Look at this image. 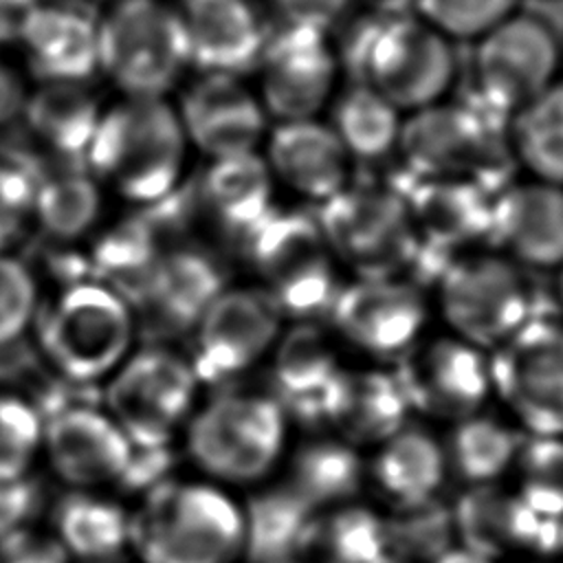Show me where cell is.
<instances>
[{
	"instance_id": "obj_1",
	"label": "cell",
	"mask_w": 563,
	"mask_h": 563,
	"mask_svg": "<svg viewBox=\"0 0 563 563\" xmlns=\"http://www.w3.org/2000/svg\"><path fill=\"white\" fill-rule=\"evenodd\" d=\"M189 150L169 99L121 97L103 108L84 161L106 194L154 207L176 194Z\"/></svg>"
},
{
	"instance_id": "obj_2",
	"label": "cell",
	"mask_w": 563,
	"mask_h": 563,
	"mask_svg": "<svg viewBox=\"0 0 563 563\" xmlns=\"http://www.w3.org/2000/svg\"><path fill=\"white\" fill-rule=\"evenodd\" d=\"M139 563L244 561V510L229 488L205 477H167L130 510Z\"/></svg>"
},
{
	"instance_id": "obj_3",
	"label": "cell",
	"mask_w": 563,
	"mask_h": 563,
	"mask_svg": "<svg viewBox=\"0 0 563 563\" xmlns=\"http://www.w3.org/2000/svg\"><path fill=\"white\" fill-rule=\"evenodd\" d=\"M336 55L352 84L376 90L402 114L446 99L457 75L453 42L413 13H365Z\"/></svg>"
},
{
	"instance_id": "obj_4",
	"label": "cell",
	"mask_w": 563,
	"mask_h": 563,
	"mask_svg": "<svg viewBox=\"0 0 563 563\" xmlns=\"http://www.w3.org/2000/svg\"><path fill=\"white\" fill-rule=\"evenodd\" d=\"M290 424L275 394L222 389L189 416L185 451L205 479L224 488L257 486L284 464Z\"/></svg>"
},
{
	"instance_id": "obj_5",
	"label": "cell",
	"mask_w": 563,
	"mask_h": 563,
	"mask_svg": "<svg viewBox=\"0 0 563 563\" xmlns=\"http://www.w3.org/2000/svg\"><path fill=\"white\" fill-rule=\"evenodd\" d=\"M40 356L55 376L99 385L134 352L136 317L112 286L84 277L59 286L35 314Z\"/></svg>"
},
{
	"instance_id": "obj_6",
	"label": "cell",
	"mask_w": 563,
	"mask_h": 563,
	"mask_svg": "<svg viewBox=\"0 0 563 563\" xmlns=\"http://www.w3.org/2000/svg\"><path fill=\"white\" fill-rule=\"evenodd\" d=\"M396 152L413 176L471 180L490 196L517 169L510 123L471 99H442L405 114Z\"/></svg>"
},
{
	"instance_id": "obj_7",
	"label": "cell",
	"mask_w": 563,
	"mask_h": 563,
	"mask_svg": "<svg viewBox=\"0 0 563 563\" xmlns=\"http://www.w3.org/2000/svg\"><path fill=\"white\" fill-rule=\"evenodd\" d=\"M433 314L444 332L490 354L537 312L526 268L499 251L453 255L433 279Z\"/></svg>"
},
{
	"instance_id": "obj_8",
	"label": "cell",
	"mask_w": 563,
	"mask_h": 563,
	"mask_svg": "<svg viewBox=\"0 0 563 563\" xmlns=\"http://www.w3.org/2000/svg\"><path fill=\"white\" fill-rule=\"evenodd\" d=\"M99 73L121 97L167 99L191 68L187 31L167 0H114L97 18Z\"/></svg>"
},
{
	"instance_id": "obj_9",
	"label": "cell",
	"mask_w": 563,
	"mask_h": 563,
	"mask_svg": "<svg viewBox=\"0 0 563 563\" xmlns=\"http://www.w3.org/2000/svg\"><path fill=\"white\" fill-rule=\"evenodd\" d=\"M317 222L336 264L352 277L407 275L420 238L402 194L387 180L350 183L317 207Z\"/></svg>"
},
{
	"instance_id": "obj_10",
	"label": "cell",
	"mask_w": 563,
	"mask_h": 563,
	"mask_svg": "<svg viewBox=\"0 0 563 563\" xmlns=\"http://www.w3.org/2000/svg\"><path fill=\"white\" fill-rule=\"evenodd\" d=\"M244 240L260 284L286 319L319 321L328 314L343 279L317 216L275 207Z\"/></svg>"
},
{
	"instance_id": "obj_11",
	"label": "cell",
	"mask_w": 563,
	"mask_h": 563,
	"mask_svg": "<svg viewBox=\"0 0 563 563\" xmlns=\"http://www.w3.org/2000/svg\"><path fill=\"white\" fill-rule=\"evenodd\" d=\"M200 385L189 356L156 343L134 350L108 376L101 407L134 446H165L185 429Z\"/></svg>"
},
{
	"instance_id": "obj_12",
	"label": "cell",
	"mask_w": 563,
	"mask_h": 563,
	"mask_svg": "<svg viewBox=\"0 0 563 563\" xmlns=\"http://www.w3.org/2000/svg\"><path fill=\"white\" fill-rule=\"evenodd\" d=\"M561 64L556 31L534 13L515 11L473 42L468 99L510 123L561 79Z\"/></svg>"
},
{
	"instance_id": "obj_13",
	"label": "cell",
	"mask_w": 563,
	"mask_h": 563,
	"mask_svg": "<svg viewBox=\"0 0 563 563\" xmlns=\"http://www.w3.org/2000/svg\"><path fill=\"white\" fill-rule=\"evenodd\" d=\"M325 317L339 345L367 363L394 367L429 334L433 306L424 286L407 275L352 277Z\"/></svg>"
},
{
	"instance_id": "obj_14",
	"label": "cell",
	"mask_w": 563,
	"mask_h": 563,
	"mask_svg": "<svg viewBox=\"0 0 563 563\" xmlns=\"http://www.w3.org/2000/svg\"><path fill=\"white\" fill-rule=\"evenodd\" d=\"M488 367L493 400L523 435L563 438V317L534 314Z\"/></svg>"
},
{
	"instance_id": "obj_15",
	"label": "cell",
	"mask_w": 563,
	"mask_h": 563,
	"mask_svg": "<svg viewBox=\"0 0 563 563\" xmlns=\"http://www.w3.org/2000/svg\"><path fill=\"white\" fill-rule=\"evenodd\" d=\"M286 314L262 284H227L194 328L189 356L202 385H224L271 356Z\"/></svg>"
},
{
	"instance_id": "obj_16",
	"label": "cell",
	"mask_w": 563,
	"mask_h": 563,
	"mask_svg": "<svg viewBox=\"0 0 563 563\" xmlns=\"http://www.w3.org/2000/svg\"><path fill=\"white\" fill-rule=\"evenodd\" d=\"M411 418L455 424L493 400L488 354L449 334H427L394 367Z\"/></svg>"
},
{
	"instance_id": "obj_17",
	"label": "cell",
	"mask_w": 563,
	"mask_h": 563,
	"mask_svg": "<svg viewBox=\"0 0 563 563\" xmlns=\"http://www.w3.org/2000/svg\"><path fill=\"white\" fill-rule=\"evenodd\" d=\"M257 97L271 121L319 117L336 95L341 62L325 31L279 24L257 59Z\"/></svg>"
},
{
	"instance_id": "obj_18",
	"label": "cell",
	"mask_w": 563,
	"mask_h": 563,
	"mask_svg": "<svg viewBox=\"0 0 563 563\" xmlns=\"http://www.w3.org/2000/svg\"><path fill=\"white\" fill-rule=\"evenodd\" d=\"M455 543L493 563L552 559L559 554L561 523L534 512L512 486H466L451 501Z\"/></svg>"
},
{
	"instance_id": "obj_19",
	"label": "cell",
	"mask_w": 563,
	"mask_h": 563,
	"mask_svg": "<svg viewBox=\"0 0 563 563\" xmlns=\"http://www.w3.org/2000/svg\"><path fill=\"white\" fill-rule=\"evenodd\" d=\"M174 106L189 147L207 161L260 152L271 128L257 90L238 75L200 73Z\"/></svg>"
},
{
	"instance_id": "obj_20",
	"label": "cell",
	"mask_w": 563,
	"mask_h": 563,
	"mask_svg": "<svg viewBox=\"0 0 563 563\" xmlns=\"http://www.w3.org/2000/svg\"><path fill=\"white\" fill-rule=\"evenodd\" d=\"M42 453L70 490H101L119 484L132 442L101 402H86L42 420Z\"/></svg>"
},
{
	"instance_id": "obj_21",
	"label": "cell",
	"mask_w": 563,
	"mask_h": 563,
	"mask_svg": "<svg viewBox=\"0 0 563 563\" xmlns=\"http://www.w3.org/2000/svg\"><path fill=\"white\" fill-rule=\"evenodd\" d=\"M227 286L222 268L198 249L161 253L143 286L130 301L136 325L158 339L194 332L205 308Z\"/></svg>"
},
{
	"instance_id": "obj_22",
	"label": "cell",
	"mask_w": 563,
	"mask_h": 563,
	"mask_svg": "<svg viewBox=\"0 0 563 563\" xmlns=\"http://www.w3.org/2000/svg\"><path fill=\"white\" fill-rule=\"evenodd\" d=\"M260 152L275 183L317 207L352 183L354 161L319 117L273 123Z\"/></svg>"
},
{
	"instance_id": "obj_23",
	"label": "cell",
	"mask_w": 563,
	"mask_h": 563,
	"mask_svg": "<svg viewBox=\"0 0 563 563\" xmlns=\"http://www.w3.org/2000/svg\"><path fill=\"white\" fill-rule=\"evenodd\" d=\"M495 251L521 268L563 266V187L537 178L508 183L493 196L490 238Z\"/></svg>"
},
{
	"instance_id": "obj_24",
	"label": "cell",
	"mask_w": 563,
	"mask_h": 563,
	"mask_svg": "<svg viewBox=\"0 0 563 563\" xmlns=\"http://www.w3.org/2000/svg\"><path fill=\"white\" fill-rule=\"evenodd\" d=\"M334 334L317 321H295L284 328L271 352L273 394L290 422L325 431L330 389L345 367Z\"/></svg>"
},
{
	"instance_id": "obj_25",
	"label": "cell",
	"mask_w": 563,
	"mask_h": 563,
	"mask_svg": "<svg viewBox=\"0 0 563 563\" xmlns=\"http://www.w3.org/2000/svg\"><path fill=\"white\" fill-rule=\"evenodd\" d=\"M405 198L422 244L444 253L473 251L490 238L493 196L471 180L420 178L389 180Z\"/></svg>"
},
{
	"instance_id": "obj_26",
	"label": "cell",
	"mask_w": 563,
	"mask_h": 563,
	"mask_svg": "<svg viewBox=\"0 0 563 563\" xmlns=\"http://www.w3.org/2000/svg\"><path fill=\"white\" fill-rule=\"evenodd\" d=\"M409 420L413 418L391 367L345 365L330 389L325 431L361 451H372Z\"/></svg>"
},
{
	"instance_id": "obj_27",
	"label": "cell",
	"mask_w": 563,
	"mask_h": 563,
	"mask_svg": "<svg viewBox=\"0 0 563 563\" xmlns=\"http://www.w3.org/2000/svg\"><path fill=\"white\" fill-rule=\"evenodd\" d=\"M191 68L242 77L255 70L268 29L251 0H178Z\"/></svg>"
},
{
	"instance_id": "obj_28",
	"label": "cell",
	"mask_w": 563,
	"mask_h": 563,
	"mask_svg": "<svg viewBox=\"0 0 563 563\" xmlns=\"http://www.w3.org/2000/svg\"><path fill=\"white\" fill-rule=\"evenodd\" d=\"M446 479L444 444L422 422L409 420L367 457V488L385 504L383 510L435 499Z\"/></svg>"
},
{
	"instance_id": "obj_29",
	"label": "cell",
	"mask_w": 563,
	"mask_h": 563,
	"mask_svg": "<svg viewBox=\"0 0 563 563\" xmlns=\"http://www.w3.org/2000/svg\"><path fill=\"white\" fill-rule=\"evenodd\" d=\"M18 46L37 81H90L99 73L97 18L62 2H37Z\"/></svg>"
},
{
	"instance_id": "obj_30",
	"label": "cell",
	"mask_w": 563,
	"mask_h": 563,
	"mask_svg": "<svg viewBox=\"0 0 563 563\" xmlns=\"http://www.w3.org/2000/svg\"><path fill=\"white\" fill-rule=\"evenodd\" d=\"M282 479L314 512L361 499L367 488V457L343 438L317 431L292 444Z\"/></svg>"
},
{
	"instance_id": "obj_31",
	"label": "cell",
	"mask_w": 563,
	"mask_h": 563,
	"mask_svg": "<svg viewBox=\"0 0 563 563\" xmlns=\"http://www.w3.org/2000/svg\"><path fill=\"white\" fill-rule=\"evenodd\" d=\"M103 103L88 81H37L22 117L37 143L64 158H86Z\"/></svg>"
},
{
	"instance_id": "obj_32",
	"label": "cell",
	"mask_w": 563,
	"mask_h": 563,
	"mask_svg": "<svg viewBox=\"0 0 563 563\" xmlns=\"http://www.w3.org/2000/svg\"><path fill=\"white\" fill-rule=\"evenodd\" d=\"M51 519L73 563H112L130 550V510L101 490H68Z\"/></svg>"
},
{
	"instance_id": "obj_33",
	"label": "cell",
	"mask_w": 563,
	"mask_h": 563,
	"mask_svg": "<svg viewBox=\"0 0 563 563\" xmlns=\"http://www.w3.org/2000/svg\"><path fill=\"white\" fill-rule=\"evenodd\" d=\"M275 185L262 152L216 158L202 174V200L224 231L246 238L275 211Z\"/></svg>"
},
{
	"instance_id": "obj_34",
	"label": "cell",
	"mask_w": 563,
	"mask_h": 563,
	"mask_svg": "<svg viewBox=\"0 0 563 563\" xmlns=\"http://www.w3.org/2000/svg\"><path fill=\"white\" fill-rule=\"evenodd\" d=\"M523 433L508 420L486 409L449 427L442 440L449 475L466 486L501 484L512 473Z\"/></svg>"
},
{
	"instance_id": "obj_35",
	"label": "cell",
	"mask_w": 563,
	"mask_h": 563,
	"mask_svg": "<svg viewBox=\"0 0 563 563\" xmlns=\"http://www.w3.org/2000/svg\"><path fill=\"white\" fill-rule=\"evenodd\" d=\"M244 563H299L314 510L284 482L242 501Z\"/></svg>"
},
{
	"instance_id": "obj_36",
	"label": "cell",
	"mask_w": 563,
	"mask_h": 563,
	"mask_svg": "<svg viewBox=\"0 0 563 563\" xmlns=\"http://www.w3.org/2000/svg\"><path fill=\"white\" fill-rule=\"evenodd\" d=\"M387 554L383 508L356 499L312 515L299 563H378Z\"/></svg>"
},
{
	"instance_id": "obj_37",
	"label": "cell",
	"mask_w": 563,
	"mask_h": 563,
	"mask_svg": "<svg viewBox=\"0 0 563 563\" xmlns=\"http://www.w3.org/2000/svg\"><path fill=\"white\" fill-rule=\"evenodd\" d=\"M328 123L352 161L378 163L398 147L402 112L363 84H350L330 101Z\"/></svg>"
},
{
	"instance_id": "obj_38",
	"label": "cell",
	"mask_w": 563,
	"mask_h": 563,
	"mask_svg": "<svg viewBox=\"0 0 563 563\" xmlns=\"http://www.w3.org/2000/svg\"><path fill=\"white\" fill-rule=\"evenodd\" d=\"M106 189L90 172H62L37 180L33 224L55 242H77L101 220Z\"/></svg>"
},
{
	"instance_id": "obj_39",
	"label": "cell",
	"mask_w": 563,
	"mask_h": 563,
	"mask_svg": "<svg viewBox=\"0 0 563 563\" xmlns=\"http://www.w3.org/2000/svg\"><path fill=\"white\" fill-rule=\"evenodd\" d=\"M510 141L530 178L563 187V79L512 117Z\"/></svg>"
},
{
	"instance_id": "obj_40",
	"label": "cell",
	"mask_w": 563,
	"mask_h": 563,
	"mask_svg": "<svg viewBox=\"0 0 563 563\" xmlns=\"http://www.w3.org/2000/svg\"><path fill=\"white\" fill-rule=\"evenodd\" d=\"M383 512L387 550L400 561L433 563L442 552L455 545L451 504L442 501V497Z\"/></svg>"
},
{
	"instance_id": "obj_41",
	"label": "cell",
	"mask_w": 563,
	"mask_h": 563,
	"mask_svg": "<svg viewBox=\"0 0 563 563\" xmlns=\"http://www.w3.org/2000/svg\"><path fill=\"white\" fill-rule=\"evenodd\" d=\"M512 490L539 515L563 521V438L526 435L512 466Z\"/></svg>"
},
{
	"instance_id": "obj_42",
	"label": "cell",
	"mask_w": 563,
	"mask_h": 563,
	"mask_svg": "<svg viewBox=\"0 0 563 563\" xmlns=\"http://www.w3.org/2000/svg\"><path fill=\"white\" fill-rule=\"evenodd\" d=\"M517 11V0H413L411 13L449 42H477Z\"/></svg>"
},
{
	"instance_id": "obj_43",
	"label": "cell",
	"mask_w": 563,
	"mask_h": 563,
	"mask_svg": "<svg viewBox=\"0 0 563 563\" xmlns=\"http://www.w3.org/2000/svg\"><path fill=\"white\" fill-rule=\"evenodd\" d=\"M42 453V416L15 391H0V479L33 473Z\"/></svg>"
},
{
	"instance_id": "obj_44",
	"label": "cell",
	"mask_w": 563,
	"mask_h": 563,
	"mask_svg": "<svg viewBox=\"0 0 563 563\" xmlns=\"http://www.w3.org/2000/svg\"><path fill=\"white\" fill-rule=\"evenodd\" d=\"M40 308L35 273L11 253H0V347L20 341Z\"/></svg>"
},
{
	"instance_id": "obj_45",
	"label": "cell",
	"mask_w": 563,
	"mask_h": 563,
	"mask_svg": "<svg viewBox=\"0 0 563 563\" xmlns=\"http://www.w3.org/2000/svg\"><path fill=\"white\" fill-rule=\"evenodd\" d=\"M35 185L29 169L0 158V253H9L33 222Z\"/></svg>"
},
{
	"instance_id": "obj_46",
	"label": "cell",
	"mask_w": 563,
	"mask_h": 563,
	"mask_svg": "<svg viewBox=\"0 0 563 563\" xmlns=\"http://www.w3.org/2000/svg\"><path fill=\"white\" fill-rule=\"evenodd\" d=\"M46 508V484L33 473L15 479H0V537L24 528H35Z\"/></svg>"
},
{
	"instance_id": "obj_47",
	"label": "cell",
	"mask_w": 563,
	"mask_h": 563,
	"mask_svg": "<svg viewBox=\"0 0 563 563\" xmlns=\"http://www.w3.org/2000/svg\"><path fill=\"white\" fill-rule=\"evenodd\" d=\"M176 453L174 444L165 446H134L128 460V466L119 479V488L132 495H145L156 484L174 475Z\"/></svg>"
},
{
	"instance_id": "obj_48",
	"label": "cell",
	"mask_w": 563,
	"mask_h": 563,
	"mask_svg": "<svg viewBox=\"0 0 563 563\" xmlns=\"http://www.w3.org/2000/svg\"><path fill=\"white\" fill-rule=\"evenodd\" d=\"M0 563H73L53 532L37 526L0 537Z\"/></svg>"
},
{
	"instance_id": "obj_49",
	"label": "cell",
	"mask_w": 563,
	"mask_h": 563,
	"mask_svg": "<svg viewBox=\"0 0 563 563\" xmlns=\"http://www.w3.org/2000/svg\"><path fill=\"white\" fill-rule=\"evenodd\" d=\"M354 0H271L279 24L330 31Z\"/></svg>"
},
{
	"instance_id": "obj_50",
	"label": "cell",
	"mask_w": 563,
	"mask_h": 563,
	"mask_svg": "<svg viewBox=\"0 0 563 563\" xmlns=\"http://www.w3.org/2000/svg\"><path fill=\"white\" fill-rule=\"evenodd\" d=\"M26 92L29 88L24 86L20 73L4 57H0V128L22 117Z\"/></svg>"
},
{
	"instance_id": "obj_51",
	"label": "cell",
	"mask_w": 563,
	"mask_h": 563,
	"mask_svg": "<svg viewBox=\"0 0 563 563\" xmlns=\"http://www.w3.org/2000/svg\"><path fill=\"white\" fill-rule=\"evenodd\" d=\"M40 0H0V46L18 44L22 29Z\"/></svg>"
},
{
	"instance_id": "obj_52",
	"label": "cell",
	"mask_w": 563,
	"mask_h": 563,
	"mask_svg": "<svg viewBox=\"0 0 563 563\" xmlns=\"http://www.w3.org/2000/svg\"><path fill=\"white\" fill-rule=\"evenodd\" d=\"M365 7V13L372 15H405L411 13L413 0H358Z\"/></svg>"
},
{
	"instance_id": "obj_53",
	"label": "cell",
	"mask_w": 563,
	"mask_h": 563,
	"mask_svg": "<svg viewBox=\"0 0 563 563\" xmlns=\"http://www.w3.org/2000/svg\"><path fill=\"white\" fill-rule=\"evenodd\" d=\"M433 563H493V561H488L482 554H477L473 550H466V548L455 543L453 548L442 552Z\"/></svg>"
},
{
	"instance_id": "obj_54",
	"label": "cell",
	"mask_w": 563,
	"mask_h": 563,
	"mask_svg": "<svg viewBox=\"0 0 563 563\" xmlns=\"http://www.w3.org/2000/svg\"><path fill=\"white\" fill-rule=\"evenodd\" d=\"M554 273H556V284H554L556 301H559V306H561V310H563V266H561L559 271H554Z\"/></svg>"
},
{
	"instance_id": "obj_55",
	"label": "cell",
	"mask_w": 563,
	"mask_h": 563,
	"mask_svg": "<svg viewBox=\"0 0 563 563\" xmlns=\"http://www.w3.org/2000/svg\"><path fill=\"white\" fill-rule=\"evenodd\" d=\"M510 563H552L550 559H521V561H510Z\"/></svg>"
},
{
	"instance_id": "obj_56",
	"label": "cell",
	"mask_w": 563,
	"mask_h": 563,
	"mask_svg": "<svg viewBox=\"0 0 563 563\" xmlns=\"http://www.w3.org/2000/svg\"><path fill=\"white\" fill-rule=\"evenodd\" d=\"M378 563H407V561H400V559H396V556H391V554H387L385 559H380Z\"/></svg>"
},
{
	"instance_id": "obj_57",
	"label": "cell",
	"mask_w": 563,
	"mask_h": 563,
	"mask_svg": "<svg viewBox=\"0 0 563 563\" xmlns=\"http://www.w3.org/2000/svg\"><path fill=\"white\" fill-rule=\"evenodd\" d=\"M561 561H563V523H561V537H559V554H556Z\"/></svg>"
}]
</instances>
